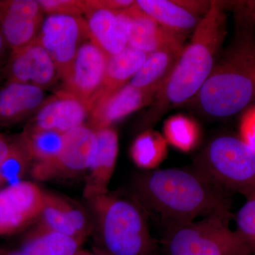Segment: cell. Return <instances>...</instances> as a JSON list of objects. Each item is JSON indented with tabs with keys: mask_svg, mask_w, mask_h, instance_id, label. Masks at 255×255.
I'll list each match as a JSON object with an SVG mask.
<instances>
[{
	"mask_svg": "<svg viewBox=\"0 0 255 255\" xmlns=\"http://www.w3.org/2000/svg\"><path fill=\"white\" fill-rule=\"evenodd\" d=\"M97 150L95 159L88 169L85 199L90 196L109 192V186L113 176L119 154V137L112 127L96 130Z\"/></svg>",
	"mask_w": 255,
	"mask_h": 255,
	"instance_id": "ac0fdd59",
	"label": "cell"
},
{
	"mask_svg": "<svg viewBox=\"0 0 255 255\" xmlns=\"http://www.w3.org/2000/svg\"><path fill=\"white\" fill-rule=\"evenodd\" d=\"M45 191L35 183L21 181L0 190V236L21 231L38 219Z\"/></svg>",
	"mask_w": 255,
	"mask_h": 255,
	"instance_id": "9c48e42d",
	"label": "cell"
},
{
	"mask_svg": "<svg viewBox=\"0 0 255 255\" xmlns=\"http://www.w3.org/2000/svg\"><path fill=\"white\" fill-rule=\"evenodd\" d=\"M167 144L159 132L150 128L142 130L132 142L130 157L139 168L155 170L167 157Z\"/></svg>",
	"mask_w": 255,
	"mask_h": 255,
	"instance_id": "cb8c5ba5",
	"label": "cell"
},
{
	"mask_svg": "<svg viewBox=\"0 0 255 255\" xmlns=\"http://www.w3.org/2000/svg\"><path fill=\"white\" fill-rule=\"evenodd\" d=\"M240 131L242 140L255 151V107L243 116Z\"/></svg>",
	"mask_w": 255,
	"mask_h": 255,
	"instance_id": "f546056e",
	"label": "cell"
},
{
	"mask_svg": "<svg viewBox=\"0 0 255 255\" xmlns=\"http://www.w3.org/2000/svg\"><path fill=\"white\" fill-rule=\"evenodd\" d=\"M132 21L131 32L128 46L147 53L162 47L184 41L185 36L167 29L135 4L128 8Z\"/></svg>",
	"mask_w": 255,
	"mask_h": 255,
	"instance_id": "44dd1931",
	"label": "cell"
},
{
	"mask_svg": "<svg viewBox=\"0 0 255 255\" xmlns=\"http://www.w3.org/2000/svg\"><path fill=\"white\" fill-rule=\"evenodd\" d=\"M193 167L228 193L255 196V151L241 138L216 137L196 156Z\"/></svg>",
	"mask_w": 255,
	"mask_h": 255,
	"instance_id": "8992f818",
	"label": "cell"
},
{
	"mask_svg": "<svg viewBox=\"0 0 255 255\" xmlns=\"http://www.w3.org/2000/svg\"><path fill=\"white\" fill-rule=\"evenodd\" d=\"M225 3L211 1V6L183 48L168 81L155 96L141 122L142 130L150 129L172 109L194 99L214 69L226 35Z\"/></svg>",
	"mask_w": 255,
	"mask_h": 255,
	"instance_id": "7a4b0ae2",
	"label": "cell"
},
{
	"mask_svg": "<svg viewBox=\"0 0 255 255\" xmlns=\"http://www.w3.org/2000/svg\"><path fill=\"white\" fill-rule=\"evenodd\" d=\"M33 159L27 137L24 132L10 138L9 150L0 168L1 185L21 182L31 169Z\"/></svg>",
	"mask_w": 255,
	"mask_h": 255,
	"instance_id": "d4e9b609",
	"label": "cell"
},
{
	"mask_svg": "<svg viewBox=\"0 0 255 255\" xmlns=\"http://www.w3.org/2000/svg\"><path fill=\"white\" fill-rule=\"evenodd\" d=\"M0 255H21L18 251H11L0 248Z\"/></svg>",
	"mask_w": 255,
	"mask_h": 255,
	"instance_id": "d6a6232c",
	"label": "cell"
},
{
	"mask_svg": "<svg viewBox=\"0 0 255 255\" xmlns=\"http://www.w3.org/2000/svg\"><path fill=\"white\" fill-rule=\"evenodd\" d=\"M36 39L54 60L62 79L79 48L90 39V35L87 21L81 16L48 14L43 19Z\"/></svg>",
	"mask_w": 255,
	"mask_h": 255,
	"instance_id": "52a82bcc",
	"label": "cell"
},
{
	"mask_svg": "<svg viewBox=\"0 0 255 255\" xmlns=\"http://www.w3.org/2000/svg\"><path fill=\"white\" fill-rule=\"evenodd\" d=\"M10 138L0 133V168L3 161L4 160L9 150ZM1 178H0V187H1Z\"/></svg>",
	"mask_w": 255,
	"mask_h": 255,
	"instance_id": "1f68e13d",
	"label": "cell"
},
{
	"mask_svg": "<svg viewBox=\"0 0 255 255\" xmlns=\"http://www.w3.org/2000/svg\"><path fill=\"white\" fill-rule=\"evenodd\" d=\"M1 73L7 81L44 90L53 86L60 78L54 60L37 39L22 49L11 52Z\"/></svg>",
	"mask_w": 255,
	"mask_h": 255,
	"instance_id": "8fae6325",
	"label": "cell"
},
{
	"mask_svg": "<svg viewBox=\"0 0 255 255\" xmlns=\"http://www.w3.org/2000/svg\"><path fill=\"white\" fill-rule=\"evenodd\" d=\"M43 19L44 12L36 0H0V31L11 52L33 43Z\"/></svg>",
	"mask_w": 255,
	"mask_h": 255,
	"instance_id": "4fadbf2b",
	"label": "cell"
},
{
	"mask_svg": "<svg viewBox=\"0 0 255 255\" xmlns=\"http://www.w3.org/2000/svg\"><path fill=\"white\" fill-rule=\"evenodd\" d=\"M46 100L43 89L6 81L0 88V127H10L24 120L36 113Z\"/></svg>",
	"mask_w": 255,
	"mask_h": 255,
	"instance_id": "ffe728a7",
	"label": "cell"
},
{
	"mask_svg": "<svg viewBox=\"0 0 255 255\" xmlns=\"http://www.w3.org/2000/svg\"><path fill=\"white\" fill-rule=\"evenodd\" d=\"M183 48L184 41L177 42L150 53L129 84L155 97L173 73Z\"/></svg>",
	"mask_w": 255,
	"mask_h": 255,
	"instance_id": "d6986e66",
	"label": "cell"
},
{
	"mask_svg": "<svg viewBox=\"0 0 255 255\" xmlns=\"http://www.w3.org/2000/svg\"><path fill=\"white\" fill-rule=\"evenodd\" d=\"M153 96L128 83L117 91L97 97L89 109V118L95 130L112 127L135 111L151 105Z\"/></svg>",
	"mask_w": 255,
	"mask_h": 255,
	"instance_id": "e0dca14e",
	"label": "cell"
},
{
	"mask_svg": "<svg viewBox=\"0 0 255 255\" xmlns=\"http://www.w3.org/2000/svg\"><path fill=\"white\" fill-rule=\"evenodd\" d=\"M10 54H11V50L4 36L0 31V73H1L5 64L9 59Z\"/></svg>",
	"mask_w": 255,
	"mask_h": 255,
	"instance_id": "4dcf8cb0",
	"label": "cell"
},
{
	"mask_svg": "<svg viewBox=\"0 0 255 255\" xmlns=\"http://www.w3.org/2000/svg\"><path fill=\"white\" fill-rule=\"evenodd\" d=\"M97 150L96 130L90 126L75 128L63 134V147L56 161L48 167L31 169L37 180L56 177H73L87 172Z\"/></svg>",
	"mask_w": 255,
	"mask_h": 255,
	"instance_id": "ba28073f",
	"label": "cell"
},
{
	"mask_svg": "<svg viewBox=\"0 0 255 255\" xmlns=\"http://www.w3.org/2000/svg\"><path fill=\"white\" fill-rule=\"evenodd\" d=\"M31 148V169L43 168L54 163L63 147V134L55 130H23Z\"/></svg>",
	"mask_w": 255,
	"mask_h": 255,
	"instance_id": "484cf974",
	"label": "cell"
},
{
	"mask_svg": "<svg viewBox=\"0 0 255 255\" xmlns=\"http://www.w3.org/2000/svg\"><path fill=\"white\" fill-rule=\"evenodd\" d=\"M211 1L137 0L142 11L167 29L187 36L195 31L211 6Z\"/></svg>",
	"mask_w": 255,
	"mask_h": 255,
	"instance_id": "2e32d148",
	"label": "cell"
},
{
	"mask_svg": "<svg viewBox=\"0 0 255 255\" xmlns=\"http://www.w3.org/2000/svg\"><path fill=\"white\" fill-rule=\"evenodd\" d=\"M76 255H95L94 254L93 252L92 253H90V252L87 251H84V250H80V251L78 252V254Z\"/></svg>",
	"mask_w": 255,
	"mask_h": 255,
	"instance_id": "e575fe53",
	"label": "cell"
},
{
	"mask_svg": "<svg viewBox=\"0 0 255 255\" xmlns=\"http://www.w3.org/2000/svg\"><path fill=\"white\" fill-rule=\"evenodd\" d=\"M92 252H93L94 254L95 255H112L107 253V252L104 251L103 249H102V248L98 246L93 247Z\"/></svg>",
	"mask_w": 255,
	"mask_h": 255,
	"instance_id": "836d02e7",
	"label": "cell"
},
{
	"mask_svg": "<svg viewBox=\"0 0 255 255\" xmlns=\"http://www.w3.org/2000/svg\"><path fill=\"white\" fill-rule=\"evenodd\" d=\"M90 39L108 56L119 54L128 46L132 21L127 9L102 7L95 0L83 1Z\"/></svg>",
	"mask_w": 255,
	"mask_h": 255,
	"instance_id": "7c38bea8",
	"label": "cell"
},
{
	"mask_svg": "<svg viewBox=\"0 0 255 255\" xmlns=\"http://www.w3.org/2000/svg\"><path fill=\"white\" fill-rule=\"evenodd\" d=\"M132 187L149 219L164 231L231 209L227 191L194 167L149 171L137 175Z\"/></svg>",
	"mask_w": 255,
	"mask_h": 255,
	"instance_id": "6da1fadb",
	"label": "cell"
},
{
	"mask_svg": "<svg viewBox=\"0 0 255 255\" xmlns=\"http://www.w3.org/2000/svg\"><path fill=\"white\" fill-rule=\"evenodd\" d=\"M236 227L240 236L255 255V196L247 201L238 211Z\"/></svg>",
	"mask_w": 255,
	"mask_h": 255,
	"instance_id": "83f0119b",
	"label": "cell"
},
{
	"mask_svg": "<svg viewBox=\"0 0 255 255\" xmlns=\"http://www.w3.org/2000/svg\"><path fill=\"white\" fill-rule=\"evenodd\" d=\"M43 12L48 14L81 16L85 14L83 1L78 0H39Z\"/></svg>",
	"mask_w": 255,
	"mask_h": 255,
	"instance_id": "f1b7e54d",
	"label": "cell"
},
{
	"mask_svg": "<svg viewBox=\"0 0 255 255\" xmlns=\"http://www.w3.org/2000/svg\"><path fill=\"white\" fill-rule=\"evenodd\" d=\"M230 211H220L164 231L167 255H252L237 231L230 228Z\"/></svg>",
	"mask_w": 255,
	"mask_h": 255,
	"instance_id": "5b68a950",
	"label": "cell"
},
{
	"mask_svg": "<svg viewBox=\"0 0 255 255\" xmlns=\"http://www.w3.org/2000/svg\"><path fill=\"white\" fill-rule=\"evenodd\" d=\"M100 248L112 255H152L148 216L133 196L109 192L87 198Z\"/></svg>",
	"mask_w": 255,
	"mask_h": 255,
	"instance_id": "277c9868",
	"label": "cell"
},
{
	"mask_svg": "<svg viewBox=\"0 0 255 255\" xmlns=\"http://www.w3.org/2000/svg\"></svg>",
	"mask_w": 255,
	"mask_h": 255,
	"instance_id": "d590c367",
	"label": "cell"
},
{
	"mask_svg": "<svg viewBox=\"0 0 255 255\" xmlns=\"http://www.w3.org/2000/svg\"><path fill=\"white\" fill-rule=\"evenodd\" d=\"M108 58L91 39L85 41L62 78L65 91L76 96L90 108L103 85Z\"/></svg>",
	"mask_w": 255,
	"mask_h": 255,
	"instance_id": "30bf717a",
	"label": "cell"
},
{
	"mask_svg": "<svg viewBox=\"0 0 255 255\" xmlns=\"http://www.w3.org/2000/svg\"><path fill=\"white\" fill-rule=\"evenodd\" d=\"M255 96V40L244 33L216 62L193 100L206 115L227 118L240 113Z\"/></svg>",
	"mask_w": 255,
	"mask_h": 255,
	"instance_id": "3957f363",
	"label": "cell"
},
{
	"mask_svg": "<svg viewBox=\"0 0 255 255\" xmlns=\"http://www.w3.org/2000/svg\"></svg>",
	"mask_w": 255,
	"mask_h": 255,
	"instance_id": "8d00e7d4",
	"label": "cell"
},
{
	"mask_svg": "<svg viewBox=\"0 0 255 255\" xmlns=\"http://www.w3.org/2000/svg\"><path fill=\"white\" fill-rule=\"evenodd\" d=\"M84 241L38 226L25 238L21 255H76Z\"/></svg>",
	"mask_w": 255,
	"mask_h": 255,
	"instance_id": "603a6c76",
	"label": "cell"
},
{
	"mask_svg": "<svg viewBox=\"0 0 255 255\" xmlns=\"http://www.w3.org/2000/svg\"><path fill=\"white\" fill-rule=\"evenodd\" d=\"M147 55L141 50L127 46L119 54L109 56L103 85L95 99L117 91L129 83Z\"/></svg>",
	"mask_w": 255,
	"mask_h": 255,
	"instance_id": "7402d4cb",
	"label": "cell"
},
{
	"mask_svg": "<svg viewBox=\"0 0 255 255\" xmlns=\"http://www.w3.org/2000/svg\"><path fill=\"white\" fill-rule=\"evenodd\" d=\"M38 219L40 227L82 241L93 231L92 219L83 208L68 198L49 191H45Z\"/></svg>",
	"mask_w": 255,
	"mask_h": 255,
	"instance_id": "5bb4252c",
	"label": "cell"
},
{
	"mask_svg": "<svg viewBox=\"0 0 255 255\" xmlns=\"http://www.w3.org/2000/svg\"><path fill=\"white\" fill-rule=\"evenodd\" d=\"M89 117L86 104L70 92L61 91L45 101L25 130L65 132L84 125Z\"/></svg>",
	"mask_w": 255,
	"mask_h": 255,
	"instance_id": "9a60e30c",
	"label": "cell"
},
{
	"mask_svg": "<svg viewBox=\"0 0 255 255\" xmlns=\"http://www.w3.org/2000/svg\"><path fill=\"white\" fill-rule=\"evenodd\" d=\"M164 137L170 144L184 152L194 150L201 138L200 128L195 121L184 115H175L166 120Z\"/></svg>",
	"mask_w": 255,
	"mask_h": 255,
	"instance_id": "4316f807",
	"label": "cell"
}]
</instances>
